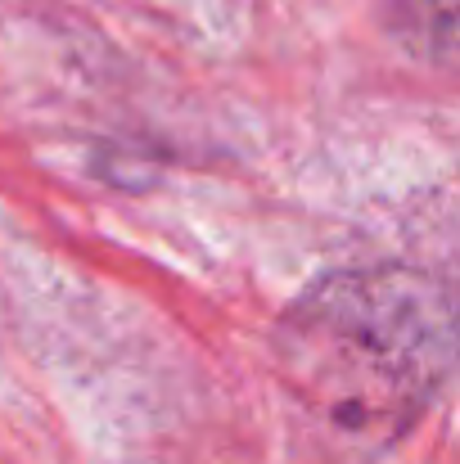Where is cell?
I'll return each mask as SVG.
<instances>
[{
	"mask_svg": "<svg viewBox=\"0 0 460 464\" xmlns=\"http://www.w3.org/2000/svg\"><path fill=\"white\" fill-rule=\"evenodd\" d=\"M276 361L329 433L388 447L456 379L460 298L416 266L334 271L280 315Z\"/></svg>",
	"mask_w": 460,
	"mask_h": 464,
	"instance_id": "1",
	"label": "cell"
},
{
	"mask_svg": "<svg viewBox=\"0 0 460 464\" xmlns=\"http://www.w3.org/2000/svg\"><path fill=\"white\" fill-rule=\"evenodd\" d=\"M397 36L434 68L460 72V0H388Z\"/></svg>",
	"mask_w": 460,
	"mask_h": 464,
	"instance_id": "2",
	"label": "cell"
}]
</instances>
